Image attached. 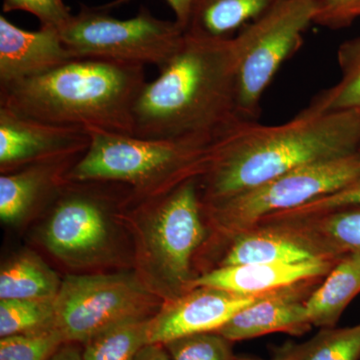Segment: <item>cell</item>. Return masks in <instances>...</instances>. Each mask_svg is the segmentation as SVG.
Masks as SVG:
<instances>
[{
  "label": "cell",
  "mask_w": 360,
  "mask_h": 360,
  "mask_svg": "<svg viewBox=\"0 0 360 360\" xmlns=\"http://www.w3.org/2000/svg\"><path fill=\"white\" fill-rule=\"evenodd\" d=\"M312 259L319 258L288 234L269 224H260L232 239L214 267L296 264Z\"/></svg>",
  "instance_id": "obj_18"
},
{
  "label": "cell",
  "mask_w": 360,
  "mask_h": 360,
  "mask_svg": "<svg viewBox=\"0 0 360 360\" xmlns=\"http://www.w3.org/2000/svg\"><path fill=\"white\" fill-rule=\"evenodd\" d=\"M233 343L219 333H202L168 341L172 360H234Z\"/></svg>",
  "instance_id": "obj_26"
},
{
  "label": "cell",
  "mask_w": 360,
  "mask_h": 360,
  "mask_svg": "<svg viewBox=\"0 0 360 360\" xmlns=\"http://www.w3.org/2000/svg\"><path fill=\"white\" fill-rule=\"evenodd\" d=\"M324 277L305 279L267 293L234 315L215 333L232 342L255 340L270 333L302 336L314 328L305 303Z\"/></svg>",
  "instance_id": "obj_13"
},
{
  "label": "cell",
  "mask_w": 360,
  "mask_h": 360,
  "mask_svg": "<svg viewBox=\"0 0 360 360\" xmlns=\"http://www.w3.org/2000/svg\"><path fill=\"white\" fill-rule=\"evenodd\" d=\"M269 349L274 360H360V323L319 328L309 340H288Z\"/></svg>",
  "instance_id": "obj_22"
},
{
  "label": "cell",
  "mask_w": 360,
  "mask_h": 360,
  "mask_svg": "<svg viewBox=\"0 0 360 360\" xmlns=\"http://www.w3.org/2000/svg\"><path fill=\"white\" fill-rule=\"evenodd\" d=\"M359 18L360 0H315V25L340 30Z\"/></svg>",
  "instance_id": "obj_29"
},
{
  "label": "cell",
  "mask_w": 360,
  "mask_h": 360,
  "mask_svg": "<svg viewBox=\"0 0 360 360\" xmlns=\"http://www.w3.org/2000/svg\"><path fill=\"white\" fill-rule=\"evenodd\" d=\"M86 130L89 148L71 168L68 181L116 182L129 186L136 200L161 195L202 176L214 149L215 141L148 139Z\"/></svg>",
  "instance_id": "obj_5"
},
{
  "label": "cell",
  "mask_w": 360,
  "mask_h": 360,
  "mask_svg": "<svg viewBox=\"0 0 360 360\" xmlns=\"http://www.w3.org/2000/svg\"><path fill=\"white\" fill-rule=\"evenodd\" d=\"M360 293V255H347L322 279L305 303L315 328H335L352 300Z\"/></svg>",
  "instance_id": "obj_19"
},
{
  "label": "cell",
  "mask_w": 360,
  "mask_h": 360,
  "mask_svg": "<svg viewBox=\"0 0 360 360\" xmlns=\"http://www.w3.org/2000/svg\"><path fill=\"white\" fill-rule=\"evenodd\" d=\"M259 224L288 234L319 259L360 255V203L304 217L270 215Z\"/></svg>",
  "instance_id": "obj_14"
},
{
  "label": "cell",
  "mask_w": 360,
  "mask_h": 360,
  "mask_svg": "<svg viewBox=\"0 0 360 360\" xmlns=\"http://www.w3.org/2000/svg\"><path fill=\"white\" fill-rule=\"evenodd\" d=\"M360 176V151L298 168L231 198L203 203L207 241L202 253L221 250L262 220L335 193Z\"/></svg>",
  "instance_id": "obj_6"
},
{
  "label": "cell",
  "mask_w": 360,
  "mask_h": 360,
  "mask_svg": "<svg viewBox=\"0 0 360 360\" xmlns=\"http://www.w3.org/2000/svg\"><path fill=\"white\" fill-rule=\"evenodd\" d=\"M338 259L213 267L198 276L194 281L193 288L212 286L240 295H264L305 279L326 277Z\"/></svg>",
  "instance_id": "obj_17"
},
{
  "label": "cell",
  "mask_w": 360,
  "mask_h": 360,
  "mask_svg": "<svg viewBox=\"0 0 360 360\" xmlns=\"http://www.w3.org/2000/svg\"><path fill=\"white\" fill-rule=\"evenodd\" d=\"M129 1H132V0H113L110 4L103 7L105 9L112 8V7L122 6V4H127ZM165 1L167 2L168 6L174 11L175 21H176L177 25L186 32L194 0H165Z\"/></svg>",
  "instance_id": "obj_31"
},
{
  "label": "cell",
  "mask_w": 360,
  "mask_h": 360,
  "mask_svg": "<svg viewBox=\"0 0 360 360\" xmlns=\"http://www.w3.org/2000/svg\"><path fill=\"white\" fill-rule=\"evenodd\" d=\"M357 203H360V176L335 193L321 196L295 210L277 213V214L304 217V215L315 214V213L326 212L341 206L357 205Z\"/></svg>",
  "instance_id": "obj_30"
},
{
  "label": "cell",
  "mask_w": 360,
  "mask_h": 360,
  "mask_svg": "<svg viewBox=\"0 0 360 360\" xmlns=\"http://www.w3.org/2000/svg\"><path fill=\"white\" fill-rule=\"evenodd\" d=\"M90 137L82 127L51 124L0 106V170L65 156L84 155Z\"/></svg>",
  "instance_id": "obj_11"
},
{
  "label": "cell",
  "mask_w": 360,
  "mask_h": 360,
  "mask_svg": "<svg viewBox=\"0 0 360 360\" xmlns=\"http://www.w3.org/2000/svg\"><path fill=\"white\" fill-rule=\"evenodd\" d=\"M245 122L238 113L233 39L186 33L146 82L134 108V136L214 141Z\"/></svg>",
  "instance_id": "obj_2"
},
{
  "label": "cell",
  "mask_w": 360,
  "mask_h": 360,
  "mask_svg": "<svg viewBox=\"0 0 360 360\" xmlns=\"http://www.w3.org/2000/svg\"><path fill=\"white\" fill-rule=\"evenodd\" d=\"M134 203L117 217L134 238V271L163 302H172L193 290L198 276L194 264L210 236L200 177Z\"/></svg>",
  "instance_id": "obj_4"
},
{
  "label": "cell",
  "mask_w": 360,
  "mask_h": 360,
  "mask_svg": "<svg viewBox=\"0 0 360 360\" xmlns=\"http://www.w3.org/2000/svg\"><path fill=\"white\" fill-rule=\"evenodd\" d=\"M149 319L122 322L90 338L82 345L84 360H135L149 345Z\"/></svg>",
  "instance_id": "obj_24"
},
{
  "label": "cell",
  "mask_w": 360,
  "mask_h": 360,
  "mask_svg": "<svg viewBox=\"0 0 360 360\" xmlns=\"http://www.w3.org/2000/svg\"><path fill=\"white\" fill-rule=\"evenodd\" d=\"M281 0H194L186 33L231 39Z\"/></svg>",
  "instance_id": "obj_20"
},
{
  "label": "cell",
  "mask_w": 360,
  "mask_h": 360,
  "mask_svg": "<svg viewBox=\"0 0 360 360\" xmlns=\"http://www.w3.org/2000/svg\"><path fill=\"white\" fill-rule=\"evenodd\" d=\"M314 15L315 0H281L232 37L238 113L245 122H257L265 91L302 46Z\"/></svg>",
  "instance_id": "obj_9"
},
{
  "label": "cell",
  "mask_w": 360,
  "mask_h": 360,
  "mask_svg": "<svg viewBox=\"0 0 360 360\" xmlns=\"http://www.w3.org/2000/svg\"><path fill=\"white\" fill-rule=\"evenodd\" d=\"M340 80L315 96L309 108L323 112L349 111L360 116V37L338 47Z\"/></svg>",
  "instance_id": "obj_23"
},
{
  "label": "cell",
  "mask_w": 360,
  "mask_h": 360,
  "mask_svg": "<svg viewBox=\"0 0 360 360\" xmlns=\"http://www.w3.org/2000/svg\"><path fill=\"white\" fill-rule=\"evenodd\" d=\"M163 303L134 270L68 274L54 300L51 330L65 342L82 345L116 324L153 316Z\"/></svg>",
  "instance_id": "obj_7"
},
{
  "label": "cell",
  "mask_w": 360,
  "mask_h": 360,
  "mask_svg": "<svg viewBox=\"0 0 360 360\" xmlns=\"http://www.w3.org/2000/svg\"><path fill=\"white\" fill-rule=\"evenodd\" d=\"M51 360H84L82 345L75 342L63 343Z\"/></svg>",
  "instance_id": "obj_33"
},
{
  "label": "cell",
  "mask_w": 360,
  "mask_h": 360,
  "mask_svg": "<svg viewBox=\"0 0 360 360\" xmlns=\"http://www.w3.org/2000/svg\"><path fill=\"white\" fill-rule=\"evenodd\" d=\"M360 151V116L305 108L276 125L243 122L214 142L200 177L203 203L231 198L293 170Z\"/></svg>",
  "instance_id": "obj_1"
},
{
  "label": "cell",
  "mask_w": 360,
  "mask_h": 360,
  "mask_svg": "<svg viewBox=\"0 0 360 360\" xmlns=\"http://www.w3.org/2000/svg\"><path fill=\"white\" fill-rule=\"evenodd\" d=\"M103 7L82 6L60 30L75 58H94L161 70L184 44L176 21L156 18L146 7L129 20H117Z\"/></svg>",
  "instance_id": "obj_8"
},
{
  "label": "cell",
  "mask_w": 360,
  "mask_h": 360,
  "mask_svg": "<svg viewBox=\"0 0 360 360\" xmlns=\"http://www.w3.org/2000/svg\"><path fill=\"white\" fill-rule=\"evenodd\" d=\"M54 300H0V338L51 330Z\"/></svg>",
  "instance_id": "obj_25"
},
{
  "label": "cell",
  "mask_w": 360,
  "mask_h": 360,
  "mask_svg": "<svg viewBox=\"0 0 360 360\" xmlns=\"http://www.w3.org/2000/svg\"><path fill=\"white\" fill-rule=\"evenodd\" d=\"M267 293L240 295L212 286H196L176 300L163 303L150 317L149 345H165L182 336L214 333Z\"/></svg>",
  "instance_id": "obj_12"
},
{
  "label": "cell",
  "mask_w": 360,
  "mask_h": 360,
  "mask_svg": "<svg viewBox=\"0 0 360 360\" xmlns=\"http://www.w3.org/2000/svg\"><path fill=\"white\" fill-rule=\"evenodd\" d=\"M92 186V181H68L42 231L46 250L72 269L108 264L115 252L111 198Z\"/></svg>",
  "instance_id": "obj_10"
},
{
  "label": "cell",
  "mask_w": 360,
  "mask_h": 360,
  "mask_svg": "<svg viewBox=\"0 0 360 360\" xmlns=\"http://www.w3.org/2000/svg\"><path fill=\"white\" fill-rule=\"evenodd\" d=\"M135 360H172V359L165 345L150 343L142 348Z\"/></svg>",
  "instance_id": "obj_32"
},
{
  "label": "cell",
  "mask_w": 360,
  "mask_h": 360,
  "mask_svg": "<svg viewBox=\"0 0 360 360\" xmlns=\"http://www.w3.org/2000/svg\"><path fill=\"white\" fill-rule=\"evenodd\" d=\"M234 360H274V359H264L259 357L250 356V355H236Z\"/></svg>",
  "instance_id": "obj_34"
},
{
  "label": "cell",
  "mask_w": 360,
  "mask_h": 360,
  "mask_svg": "<svg viewBox=\"0 0 360 360\" xmlns=\"http://www.w3.org/2000/svg\"><path fill=\"white\" fill-rule=\"evenodd\" d=\"M63 343L56 330L6 336L0 340V360H51Z\"/></svg>",
  "instance_id": "obj_27"
},
{
  "label": "cell",
  "mask_w": 360,
  "mask_h": 360,
  "mask_svg": "<svg viewBox=\"0 0 360 360\" xmlns=\"http://www.w3.org/2000/svg\"><path fill=\"white\" fill-rule=\"evenodd\" d=\"M146 84L144 66L75 58L0 87V106L51 124L134 135V104Z\"/></svg>",
  "instance_id": "obj_3"
},
{
  "label": "cell",
  "mask_w": 360,
  "mask_h": 360,
  "mask_svg": "<svg viewBox=\"0 0 360 360\" xmlns=\"http://www.w3.org/2000/svg\"><path fill=\"white\" fill-rule=\"evenodd\" d=\"M84 155L32 163L1 174L0 219L7 225L22 224L49 200H56L68 184V175Z\"/></svg>",
  "instance_id": "obj_16"
},
{
  "label": "cell",
  "mask_w": 360,
  "mask_h": 360,
  "mask_svg": "<svg viewBox=\"0 0 360 360\" xmlns=\"http://www.w3.org/2000/svg\"><path fill=\"white\" fill-rule=\"evenodd\" d=\"M75 58L58 28L41 26L30 32L0 15V87L39 77Z\"/></svg>",
  "instance_id": "obj_15"
},
{
  "label": "cell",
  "mask_w": 360,
  "mask_h": 360,
  "mask_svg": "<svg viewBox=\"0 0 360 360\" xmlns=\"http://www.w3.org/2000/svg\"><path fill=\"white\" fill-rule=\"evenodd\" d=\"M63 279L37 253L22 251L2 265L0 300L56 298Z\"/></svg>",
  "instance_id": "obj_21"
},
{
  "label": "cell",
  "mask_w": 360,
  "mask_h": 360,
  "mask_svg": "<svg viewBox=\"0 0 360 360\" xmlns=\"http://www.w3.org/2000/svg\"><path fill=\"white\" fill-rule=\"evenodd\" d=\"M21 11L39 18L41 26L60 30L70 21V9L63 0H4V13Z\"/></svg>",
  "instance_id": "obj_28"
}]
</instances>
